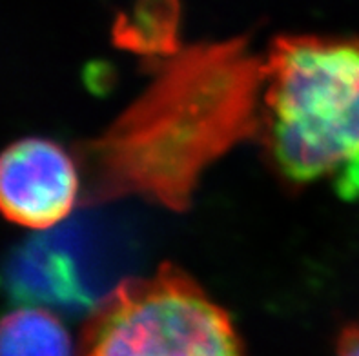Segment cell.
<instances>
[{
    "instance_id": "1",
    "label": "cell",
    "mask_w": 359,
    "mask_h": 356,
    "mask_svg": "<svg viewBox=\"0 0 359 356\" xmlns=\"http://www.w3.org/2000/svg\"><path fill=\"white\" fill-rule=\"evenodd\" d=\"M263 82L264 64L245 38L168 57L151 86L81 149L84 202L137 194L187 209L206 167L259 129Z\"/></svg>"
},
{
    "instance_id": "2",
    "label": "cell",
    "mask_w": 359,
    "mask_h": 356,
    "mask_svg": "<svg viewBox=\"0 0 359 356\" xmlns=\"http://www.w3.org/2000/svg\"><path fill=\"white\" fill-rule=\"evenodd\" d=\"M263 64L257 133L287 180L306 184L359 158V38L279 36Z\"/></svg>"
},
{
    "instance_id": "3",
    "label": "cell",
    "mask_w": 359,
    "mask_h": 356,
    "mask_svg": "<svg viewBox=\"0 0 359 356\" xmlns=\"http://www.w3.org/2000/svg\"><path fill=\"white\" fill-rule=\"evenodd\" d=\"M79 356H245L230 316L173 266L121 282L91 313Z\"/></svg>"
},
{
    "instance_id": "4",
    "label": "cell",
    "mask_w": 359,
    "mask_h": 356,
    "mask_svg": "<svg viewBox=\"0 0 359 356\" xmlns=\"http://www.w3.org/2000/svg\"><path fill=\"white\" fill-rule=\"evenodd\" d=\"M104 269L95 233L69 222L24 240L0 260V294L18 306L93 313L111 293Z\"/></svg>"
},
{
    "instance_id": "5",
    "label": "cell",
    "mask_w": 359,
    "mask_h": 356,
    "mask_svg": "<svg viewBox=\"0 0 359 356\" xmlns=\"http://www.w3.org/2000/svg\"><path fill=\"white\" fill-rule=\"evenodd\" d=\"M81 193L73 158L53 140L27 136L0 153V213L32 229H50L72 213Z\"/></svg>"
},
{
    "instance_id": "6",
    "label": "cell",
    "mask_w": 359,
    "mask_h": 356,
    "mask_svg": "<svg viewBox=\"0 0 359 356\" xmlns=\"http://www.w3.org/2000/svg\"><path fill=\"white\" fill-rule=\"evenodd\" d=\"M0 356H73L72 339L50 309L20 306L0 318Z\"/></svg>"
},
{
    "instance_id": "7",
    "label": "cell",
    "mask_w": 359,
    "mask_h": 356,
    "mask_svg": "<svg viewBox=\"0 0 359 356\" xmlns=\"http://www.w3.org/2000/svg\"><path fill=\"white\" fill-rule=\"evenodd\" d=\"M179 0H139L115 24V42L137 53L172 57L179 51Z\"/></svg>"
},
{
    "instance_id": "8",
    "label": "cell",
    "mask_w": 359,
    "mask_h": 356,
    "mask_svg": "<svg viewBox=\"0 0 359 356\" xmlns=\"http://www.w3.org/2000/svg\"><path fill=\"white\" fill-rule=\"evenodd\" d=\"M337 175L336 190L339 197L345 200L359 199V158L348 162L339 169Z\"/></svg>"
},
{
    "instance_id": "9",
    "label": "cell",
    "mask_w": 359,
    "mask_h": 356,
    "mask_svg": "<svg viewBox=\"0 0 359 356\" xmlns=\"http://www.w3.org/2000/svg\"><path fill=\"white\" fill-rule=\"evenodd\" d=\"M337 356H359V324L346 325L337 340Z\"/></svg>"
}]
</instances>
